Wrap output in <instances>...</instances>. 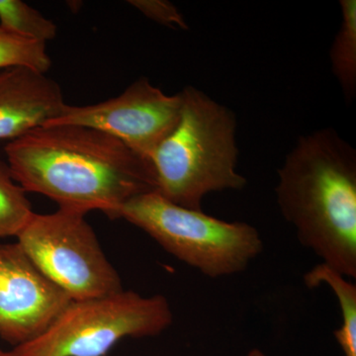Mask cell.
I'll return each mask as SVG.
<instances>
[{
    "label": "cell",
    "mask_w": 356,
    "mask_h": 356,
    "mask_svg": "<svg viewBox=\"0 0 356 356\" xmlns=\"http://www.w3.org/2000/svg\"><path fill=\"white\" fill-rule=\"evenodd\" d=\"M343 274L321 262L304 275L308 288L327 284L336 295L341 312L343 324L334 332L343 356H356V285Z\"/></svg>",
    "instance_id": "obj_10"
},
{
    "label": "cell",
    "mask_w": 356,
    "mask_h": 356,
    "mask_svg": "<svg viewBox=\"0 0 356 356\" xmlns=\"http://www.w3.org/2000/svg\"><path fill=\"white\" fill-rule=\"evenodd\" d=\"M181 109L172 132L152 154L156 192L170 202L202 210L211 192L241 191L236 116L193 86L179 92Z\"/></svg>",
    "instance_id": "obj_3"
},
{
    "label": "cell",
    "mask_w": 356,
    "mask_h": 356,
    "mask_svg": "<svg viewBox=\"0 0 356 356\" xmlns=\"http://www.w3.org/2000/svg\"><path fill=\"white\" fill-rule=\"evenodd\" d=\"M245 356H267L266 353H262L261 350H259V348H254V350H252L250 351V353H247V355Z\"/></svg>",
    "instance_id": "obj_16"
},
{
    "label": "cell",
    "mask_w": 356,
    "mask_h": 356,
    "mask_svg": "<svg viewBox=\"0 0 356 356\" xmlns=\"http://www.w3.org/2000/svg\"><path fill=\"white\" fill-rule=\"evenodd\" d=\"M163 295L121 291L74 301L44 334L15 346L11 356H105L125 337L159 336L172 324Z\"/></svg>",
    "instance_id": "obj_5"
},
{
    "label": "cell",
    "mask_w": 356,
    "mask_h": 356,
    "mask_svg": "<svg viewBox=\"0 0 356 356\" xmlns=\"http://www.w3.org/2000/svg\"><path fill=\"white\" fill-rule=\"evenodd\" d=\"M0 27L44 44L58 31L53 21L21 0H0Z\"/></svg>",
    "instance_id": "obj_13"
},
{
    "label": "cell",
    "mask_w": 356,
    "mask_h": 356,
    "mask_svg": "<svg viewBox=\"0 0 356 356\" xmlns=\"http://www.w3.org/2000/svg\"><path fill=\"white\" fill-rule=\"evenodd\" d=\"M339 6L341 27L332 42L330 58L346 102H353L356 95V1L341 0Z\"/></svg>",
    "instance_id": "obj_11"
},
{
    "label": "cell",
    "mask_w": 356,
    "mask_h": 356,
    "mask_svg": "<svg viewBox=\"0 0 356 356\" xmlns=\"http://www.w3.org/2000/svg\"><path fill=\"white\" fill-rule=\"evenodd\" d=\"M19 243H0V337L15 346L44 334L72 303Z\"/></svg>",
    "instance_id": "obj_8"
},
{
    "label": "cell",
    "mask_w": 356,
    "mask_h": 356,
    "mask_svg": "<svg viewBox=\"0 0 356 356\" xmlns=\"http://www.w3.org/2000/svg\"><path fill=\"white\" fill-rule=\"evenodd\" d=\"M86 215L60 208L51 214L34 212L16 236L35 266L74 301L123 290Z\"/></svg>",
    "instance_id": "obj_6"
},
{
    "label": "cell",
    "mask_w": 356,
    "mask_h": 356,
    "mask_svg": "<svg viewBox=\"0 0 356 356\" xmlns=\"http://www.w3.org/2000/svg\"><path fill=\"white\" fill-rule=\"evenodd\" d=\"M276 200L297 238L348 280L356 278V152L337 131L297 140L278 170Z\"/></svg>",
    "instance_id": "obj_2"
},
{
    "label": "cell",
    "mask_w": 356,
    "mask_h": 356,
    "mask_svg": "<svg viewBox=\"0 0 356 356\" xmlns=\"http://www.w3.org/2000/svg\"><path fill=\"white\" fill-rule=\"evenodd\" d=\"M119 219L146 232L179 261L210 278L243 273L264 250L259 231L178 206L156 191L131 199Z\"/></svg>",
    "instance_id": "obj_4"
},
{
    "label": "cell",
    "mask_w": 356,
    "mask_h": 356,
    "mask_svg": "<svg viewBox=\"0 0 356 356\" xmlns=\"http://www.w3.org/2000/svg\"><path fill=\"white\" fill-rule=\"evenodd\" d=\"M180 109L179 92L165 95L142 77L120 95L105 102L83 106L65 104L56 118L44 125L95 129L121 140L149 161L156 147L177 126Z\"/></svg>",
    "instance_id": "obj_7"
},
{
    "label": "cell",
    "mask_w": 356,
    "mask_h": 356,
    "mask_svg": "<svg viewBox=\"0 0 356 356\" xmlns=\"http://www.w3.org/2000/svg\"><path fill=\"white\" fill-rule=\"evenodd\" d=\"M51 60L46 44L26 38L0 27V70L10 67H27L47 74Z\"/></svg>",
    "instance_id": "obj_14"
},
{
    "label": "cell",
    "mask_w": 356,
    "mask_h": 356,
    "mask_svg": "<svg viewBox=\"0 0 356 356\" xmlns=\"http://www.w3.org/2000/svg\"><path fill=\"white\" fill-rule=\"evenodd\" d=\"M6 154L14 180L60 209L119 219L131 199L156 191L149 159L92 128L42 125L10 140Z\"/></svg>",
    "instance_id": "obj_1"
},
{
    "label": "cell",
    "mask_w": 356,
    "mask_h": 356,
    "mask_svg": "<svg viewBox=\"0 0 356 356\" xmlns=\"http://www.w3.org/2000/svg\"><path fill=\"white\" fill-rule=\"evenodd\" d=\"M33 214L27 192L14 180L8 165L0 161V238L17 236Z\"/></svg>",
    "instance_id": "obj_12"
},
{
    "label": "cell",
    "mask_w": 356,
    "mask_h": 356,
    "mask_svg": "<svg viewBox=\"0 0 356 356\" xmlns=\"http://www.w3.org/2000/svg\"><path fill=\"white\" fill-rule=\"evenodd\" d=\"M0 356H11L10 351H3L0 350Z\"/></svg>",
    "instance_id": "obj_17"
},
{
    "label": "cell",
    "mask_w": 356,
    "mask_h": 356,
    "mask_svg": "<svg viewBox=\"0 0 356 356\" xmlns=\"http://www.w3.org/2000/svg\"><path fill=\"white\" fill-rule=\"evenodd\" d=\"M128 3L159 24L177 29H188L184 15L172 2L166 0H130Z\"/></svg>",
    "instance_id": "obj_15"
},
{
    "label": "cell",
    "mask_w": 356,
    "mask_h": 356,
    "mask_svg": "<svg viewBox=\"0 0 356 356\" xmlns=\"http://www.w3.org/2000/svg\"><path fill=\"white\" fill-rule=\"evenodd\" d=\"M57 81L27 67L0 70V140L17 139L62 112Z\"/></svg>",
    "instance_id": "obj_9"
}]
</instances>
